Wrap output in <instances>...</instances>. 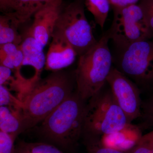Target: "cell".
I'll use <instances>...</instances> for the list:
<instances>
[{"label": "cell", "mask_w": 153, "mask_h": 153, "mask_svg": "<svg viewBox=\"0 0 153 153\" xmlns=\"http://www.w3.org/2000/svg\"><path fill=\"white\" fill-rule=\"evenodd\" d=\"M118 70L138 84L153 81V38L137 41L121 50Z\"/></svg>", "instance_id": "52a82bcc"}, {"label": "cell", "mask_w": 153, "mask_h": 153, "mask_svg": "<svg viewBox=\"0 0 153 153\" xmlns=\"http://www.w3.org/2000/svg\"><path fill=\"white\" fill-rule=\"evenodd\" d=\"M75 73L59 70L38 79L23 100L21 110L24 131L43 120L73 93Z\"/></svg>", "instance_id": "6da1fadb"}, {"label": "cell", "mask_w": 153, "mask_h": 153, "mask_svg": "<svg viewBox=\"0 0 153 153\" xmlns=\"http://www.w3.org/2000/svg\"><path fill=\"white\" fill-rule=\"evenodd\" d=\"M130 125L123 130L102 137L100 139L101 144L106 147L123 152L131 150L142 135L138 131H135L132 134L131 132L134 130H131L128 134L127 133Z\"/></svg>", "instance_id": "4fadbf2b"}, {"label": "cell", "mask_w": 153, "mask_h": 153, "mask_svg": "<svg viewBox=\"0 0 153 153\" xmlns=\"http://www.w3.org/2000/svg\"><path fill=\"white\" fill-rule=\"evenodd\" d=\"M0 10L2 14H11L12 0H0Z\"/></svg>", "instance_id": "4316f807"}, {"label": "cell", "mask_w": 153, "mask_h": 153, "mask_svg": "<svg viewBox=\"0 0 153 153\" xmlns=\"http://www.w3.org/2000/svg\"><path fill=\"white\" fill-rule=\"evenodd\" d=\"M82 0H75L63 7L55 25L54 33L63 36L79 56L88 51L97 41L85 13Z\"/></svg>", "instance_id": "5b68a950"}, {"label": "cell", "mask_w": 153, "mask_h": 153, "mask_svg": "<svg viewBox=\"0 0 153 153\" xmlns=\"http://www.w3.org/2000/svg\"><path fill=\"white\" fill-rule=\"evenodd\" d=\"M150 145L151 153H153V131L146 134Z\"/></svg>", "instance_id": "83f0119b"}, {"label": "cell", "mask_w": 153, "mask_h": 153, "mask_svg": "<svg viewBox=\"0 0 153 153\" xmlns=\"http://www.w3.org/2000/svg\"><path fill=\"white\" fill-rule=\"evenodd\" d=\"M84 4L88 10L93 15L96 24L102 29L111 7L109 0H85Z\"/></svg>", "instance_id": "e0dca14e"}, {"label": "cell", "mask_w": 153, "mask_h": 153, "mask_svg": "<svg viewBox=\"0 0 153 153\" xmlns=\"http://www.w3.org/2000/svg\"><path fill=\"white\" fill-rule=\"evenodd\" d=\"M112 25L106 33L120 50L137 41L153 39L139 5L114 10Z\"/></svg>", "instance_id": "8992f818"}, {"label": "cell", "mask_w": 153, "mask_h": 153, "mask_svg": "<svg viewBox=\"0 0 153 153\" xmlns=\"http://www.w3.org/2000/svg\"><path fill=\"white\" fill-rule=\"evenodd\" d=\"M23 55V66H33L35 69V74L41 76V72L46 65V56L44 49H41L36 40L28 31L20 44Z\"/></svg>", "instance_id": "8fae6325"}, {"label": "cell", "mask_w": 153, "mask_h": 153, "mask_svg": "<svg viewBox=\"0 0 153 153\" xmlns=\"http://www.w3.org/2000/svg\"><path fill=\"white\" fill-rule=\"evenodd\" d=\"M139 5L142 10L153 38V0H140Z\"/></svg>", "instance_id": "7402d4cb"}, {"label": "cell", "mask_w": 153, "mask_h": 153, "mask_svg": "<svg viewBox=\"0 0 153 153\" xmlns=\"http://www.w3.org/2000/svg\"><path fill=\"white\" fill-rule=\"evenodd\" d=\"M52 38L46 56L45 67L47 70L59 71L71 65L78 55L63 36L53 32Z\"/></svg>", "instance_id": "30bf717a"}, {"label": "cell", "mask_w": 153, "mask_h": 153, "mask_svg": "<svg viewBox=\"0 0 153 153\" xmlns=\"http://www.w3.org/2000/svg\"><path fill=\"white\" fill-rule=\"evenodd\" d=\"M20 111L7 106L0 107L1 131L17 137L24 132Z\"/></svg>", "instance_id": "5bb4252c"}, {"label": "cell", "mask_w": 153, "mask_h": 153, "mask_svg": "<svg viewBox=\"0 0 153 153\" xmlns=\"http://www.w3.org/2000/svg\"><path fill=\"white\" fill-rule=\"evenodd\" d=\"M85 102L76 92L73 93L43 121L39 133L61 147L74 146L83 133Z\"/></svg>", "instance_id": "7a4b0ae2"}, {"label": "cell", "mask_w": 153, "mask_h": 153, "mask_svg": "<svg viewBox=\"0 0 153 153\" xmlns=\"http://www.w3.org/2000/svg\"><path fill=\"white\" fill-rule=\"evenodd\" d=\"M113 96L131 123L140 117L142 103L137 86L122 72L113 66L107 79Z\"/></svg>", "instance_id": "ba28073f"}, {"label": "cell", "mask_w": 153, "mask_h": 153, "mask_svg": "<svg viewBox=\"0 0 153 153\" xmlns=\"http://www.w3.org/2000/svg\"><path fill=\"white\" fill-rule=\"evenodd\" d=\"M152 83H153V82H152Z\"/></svg>", "instance_id": "f1b7e54d"}, {"label": "cell", "mask_w": 153, "mask_h": 153, "mask_svg": "<svg viewBox=\"0 0 153 153\" xmlns=\"http://www.w3.org/2000/svg\"><path fill=\"white\" fill-rule=\"evenodd\" d=\"M14 153H65L55 146L44 143H27L22 141L15 146Z\"/></svg>", "instance_id": "ac0fdd59"}, {"label": "cell", "mask_w": 153, "mask_h": 153, "mask_svg": "<svg viewBox=\"0 0 153 153\" xmlns=\"http://www.w3.org/2000/svg\"><path fill=\"white\" fill-rule=\"evenodd\" d=\"M24 55L20 45L13 43L0 45V63L11 69L20 70Z\"/></svg>", "instance_id": "2e32d148"}, {"label": "cell", "mask_w": 153, "mask_h": 153, "mask_svg": "<svg viewBox=\"0 0 153 153\" xmlns=\"http://www.w3.org/2000/svg\"><path fill=\"white\" fill-rule=\"evenodd\" d=\"M17 137L4 132L0 131V153H14V145Z\"/></svg>", "instance_id": "44dd1931"}, {"label": "cell", "mask_w": 153, "mask_h": 153, "mask_svg": "<svg viewBox=\"0 0 153 153\" xmlns=\"http://www.w3.org/2000/svg\"><path fill=\"white\" fill-rule=\"evenodd\" d=\"M140 0H109L113 10H120L128 6L136 4Z\"/></svg>", "instance_id": "d4e9b609"}, {"label": "cell", "mask_w": 153, "mask_h": 153, "mask_svg": "<svg viewBox=\"0 0 153 153\" xmlns=\"http://www.w3.org/2000/svg\"><path fill=\"white\" fill-rule=\"evenodd\" d=\"M62 2V0H12V12L9 15L14 17L21 25L29 21L42 8Z\"/></svg>", "instance_id": "7c38bea8"}, {"label": "cell", "mask_w": 153, "mask_h": 153, "mask_svg": "<svg viewBox=\"0 0 153 153\" xmlns=\"http://www.w3.org/2000/svg\"><path fill=\"white\" fill-rule=\"evenodd\" d=\"M20 25L13 16L2 14L0 16V45L13 43L20 45L23 40L18 32Z\"/></svg>", "instance_id": "9a60e30c"}, {"label": "cell", "mask_w": 153, "mask_h": 153, "mask_svg": "<svg viewBox=\"0 0 153 153\" xmlns=\"http://www.w3.org/2000/svg\"><path fill=\"white\" fill-rule=\"evenodd\" d=\"M0 105L8 106L15 110H21L24 107V103L12 95L4 85H0Z\"/></svg>", "instance_id": "d6986e66"}, {"label": "cell", "mask_w": 153, "mask_h": 153, "mask_svg": "<svg viewBox=\"0 0 153 153\" xmlns=\"http://www.w3.org/2000/svg\"><path fill=\"white\" fill-rule=\"evenodd\" d=\"M106 33L93 46L79 56L75 71L76 93L86 102L102 90L112 69L113 57Z\"/></svg>", "instance_id": "3957f363"}, {"label": "cell", "mask_w": 153, "mask_h": 153, "mask_svg": "<svg viewBox=\"0 0 153 153\" xmlns=\"http://www.w3.org/2000/svg\"><path fill=\"white\" fill-rule=\"evenodd\" d=\"M12 69L2 65L0 66V85H4L10 79Z\"/></svg>", "instance_id": "484cf974"}, {"label": "cell", "mask_w": 153, "mask_h": 153, "mask_svg": "<svg viewBox=\"0 0 153 153\" xmlns=\"http://www.w3.org/2000/svg\"><path fill=\"white\" fill-rule=\"evenodd\" d=\"M87 153H130L106 147L101 144L100 139H85Z\"/></svg>", "instance_id": "ffe728a7"}, {"label": "cell", "mask_w": 153, "mask_h": 153, "mask_svg": "<svg viewBox=\"0 0 153 153\" xmlns=\"http://www.w3.org/2000/svg\"><path fill=\"white\" fill-rule=\"evenodd\" d=\"M63 7V2L49 5L37 11L33 16V24L28 30L41 49H44L52 38Z\"/></svg>", "instance_id": "9c48e42d"}, {"label": "cell", "mask_w": 153, "mask_h": 153, "mask_svg": "<svg viewBox=\"0 0 153 153\" xmlns=\"http://www.w3.org/2000/svg\"><path fill=\"white\" fill-rule=\"evenodd\" d=\"M130 124L110 89L102 90L86 105L82 135L101 139L103 136L123 130Z\"/></svg>", "instance_id": "277c9868"}, {"label": "cell", "mask_w": 153, "mask_h": 153, "mask_svg": "<svg viewBox=\"0 0 153 153\" xmlns=\"http://www.w3.org/2000/svg\"><path fill=\"white\" fill-rule=\"evenodd\" d=\"M142 116L148 123L153 125V96L146 102L142 103Z\"/></svg>", "instance_id": "cb8c5ba5"}, {"label": "cell", "mask_w": 153, "mask_h": 153, "mask_svg": "<svg viewBox=\"0 0 153 153\" xmlns=\"http://www.w3.org/2000/svg\"><path fill=\"white\" fill-rule=\"evenodd\" d=\"M130 153H151L150 145L146 135L142 136Z\"/></svg>", "instance_id": "603a6c76"}]
</instances>
